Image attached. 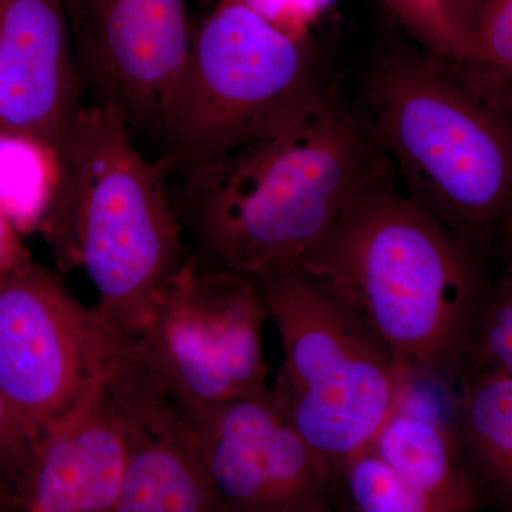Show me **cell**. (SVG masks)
<instances>
[{
	"label": "cell",
	"instance_id": "1",
	"mask_svg": "<svg viewBox=\"0 0 512 512\" xmlns=\"http://www.w3.org/2000/svg\"><path fill=\"white\" fill-rule=\"evenodd\" d=\"M390 165L370 121L322 89L282 126L184 171L173 204L197 268L254 278L299 264Z\"/></svg>",
	"mask_w": 512,
	"mask_h": 512
},
{
	"label": "cell",
	"instance_id": "2",
	"mask_svg": "<svg viewBox=\"0 0 512 512\" xmlns=\"http://www.w3.org/2000/svg\"><path fill=\"white\" fill-rule=\"evenodd\" d=\"M299 265L366 320L413 383L446 390L498 274L406 197L393 164L356 192Z\"/></svg>",
	"mask_w": 512,
	"mask_h": 512
},
{
	"label": "cell",
	"instance_id": "3",
	"mask_svg": "<svg viewBox=\"0 0 512 512\" xmlns=\"http://www.w3.org/2000/svg\"><path fill=\"white\" fill-rule=\"evenodd\" d=\"M366 96L406 197L495 265L507 262L511 79L397 45L373 64Z\"/></svg>",
	"mask_w": 512,
	"mask_h": 512
},
{
	"label": "cell",
	"instance_id": "4",
	"mask_svg": "<svg viewBox=\"0 0 512 512\" xmlns=\"http://www.w3.org/2000/svg\"><path fill=\"white\" fill-rule=\"evenodd\" d=\"M63 184L40 232L59 269H82L110 329L136 338L192 251L183 242L165 178L116 114L92 104L74 114L59 143Z\"/></svg>",
	"mask_w": 512,
	"mask_h": 512
},
{
	"label": "cell",
	"instance_id": "5",
	"mask_svg": "<svg viewBox=\"0 0 512 512\" xmlns=\"http://www.w3.org/2000/svg\"><path fill=\"white\" fill-rule=\"evenodd\" d=\"M251 279L284 349L269 390L333 477L372 444L413 382L325 279L299 264Z\"/></svg>",
	"mask_w": 512,
	"mask_h": 512
},
{
	"label": "cell",
	"instance_id": "6",
	"mask_svg": "<svg viewBox=\"0 0 512 512\" xmlns=\"http://www.w3.org/2000/svg\"><path fill=\"white\" fill-rule=\"evenodd\" d=\"M320 90L312 39L286 35L241 0H218L192 32L165 104L168 170L184 173L264 136Z\"/></svg>",
	"mask_w": 512,
	"mask_h": 512
},
{
	"label": "cell",
	"instance_id": "7",
	"mask_svg": "<svg viewBox=\"0 0 512 512\" xmlns=\"http://www.w3.org/2000/svg\"><path fill=\"white\" fill-rule=\"evenodd\" d=\"M269 316L251 278L208 271L190 259L133 342L141 362L175 399L214 404L268 386Z\"/></svg>",
	"mask_w": 512,
	"mask_h": 512
},
{
	"label": "cell",
	"instance_id": "8",
	"mask_svg": "<svg viewBox=\"0 0 512 512\" xmlns=\"http://www.w3.org/2000/svg\"><path fill=\"white\" fill-rule=\"evenodd\" d=\"M113 335L60 269L29 261L0 279V390L32 447L82 396Z\"/></svg>",
	"mask_w": 512,
	"mask_h": 512
},
{
	"label": "cell",
	"instance_id": "9",
	"mask_svg": "<svg viewBox=\"0 0 512 512\" xmlns=\"http://www.w3.org/2000/svg\"><path fill=\"white\" fill-rule=\"evenodd\" d=\"M178 403L228 512H333V477L268 386L214 404Z\"/></svg>",
	"mask_w": 512,
	"mask_h": 512
},
{
	"label": "cell",
	"instance_id": "10",
	"mask_svg": "<svg viewBox=\"0 0 512 512\" xmlns=\"http://www.w3.org/2000/svg\"><path fill=\"white\" fill-rule=\"evenodd\" d=\"M83 86L131 133H160L192 30L185 0H63Z\"/></svg>",
	"mask_w": 512,
	"mask_h": 512
},
{
	"label": "cell",
	"instance_id": "11",
	"mask_svg": "<svg viewBox=\"0 0 512 512\" xmlns=\"http://www.w3.org/2000/svg\"><path fill=\"white\" fill-rule=\"evenodd\" d=\"M103 384L126 444L113 512H228L181 404L151 375L130 338L114 332Z\"/></svg>",
	"mask_w": 512,
	"mask_h": 512
},
{
	"label": "cell",
	"instance_id": "12",
	"mask_svg": "<svg viewBox=\"0 0 512 512\" xmlns=\"http://www.w3.org/2000/svg\"><path fill=\"white\" fill-rule=\"evenodd\" d=\"M104 362L72 409L33 444L28 471L13 494L10 511H114L126 444L104 390Z\"/></svg>",
	"mask_w": 512,
	"mask_h": 512
},
{
	"label": "cell",
	"instance_id": "13",
	"mask_svg": "<svg viewBox=\"0 0 512 512\" xmlns=\"http://www.w3.org/2000/svg\"><path fill=\"white\" fill-rule=\"evenodd\" d=\"M82 93L63 0H0V127L59 146Z\"/></svg>",
	"mask_w": 512,
	"mask_h": 512
},
{
	"label": "cell",
	"instance_id": "14",
	"mask_svg": "<svg viewBox=\"0 0 512 512\" xmlns=\"http://www.w3.org/2000/svg\"><path fill=\"white\" fill-rule=\"evenodd\" d=\"M448 417L461 467L481 510L512 508V375L487 373L456 384Z\"/></svg>",
	"mask_w": 512,
	"mask_h": 512
},
{
	"label": "cell",
	"instance_id": "15",
	"mask_svg": "<svg viewBox=\"0 0 512 512\" xmlns=\"http://www.w3.org/2000/svg\"><path fill=\"white\" fill-rule=\"evenodd\" d=\"M410 387L370 446L441 512L481 510L461 467L450 423L439 414L416 410Z\"/></svg>",
	"mask_w": 512,
	"mask_h": 512
},
{
	"label": "cell",
	"instance_id": "16",
	"mask_svg": "<svg viewBox=\"0 0 512 512\" xmlns=\"http://www.w3.org/2000/svg\"><path fill=\"white\" fill-rule=\"evenodd\" d=\"M59 147L25 131L0 127V212L22 237L40 232L63 184Z\"/></svg>",
	"mask_w": 512,
	"mask_h": 512
},
{
	"label": "cell",
	"instance_id": "17",
	"mask_svg": "<svg viewBox=\"0 0 512 512\" xmlns=\"http://www.w3.org/2000/svg\"><path fill=\"white\" fill-rule=\"evenodd\" d=\"M441 512L403 480L372 446L353 454L333 474V512Z\"/></svg>",
	"mask_w": 512,
	"mask_h": 512
},
{
	"label": "cell",
	"instance_id": "18",
	"mask_svg": "<svg viewBox=\"0 0 512 512\" xmlns=\"http://www.w3.org/2000/svg\"><path fill=\"white\" fill-rule=\"evenodd\" d=\"M487 373L512 375L511 262L504 264L495 276L493 289L478 313L456 384Z\"/></svg>",
	"mask_w": 512,
	"mask_h": 512
},
{
	"label": "cell",
	"instance_id": "19",
	"mask_svg": "<svg viewBox=\"0 0 512 512\" xmlns=\"http://www.w3.org/2000/svg\"><path fill=\"white\" fill-rule=\"evenodd\" d=\"M382 2L424 49L458 62H476L473 29L458 12L456 0Z\"/></svg>",
	"mask_w": 512,
	"mask_h": 512
},
{
	"label": "cell",
	"instance_id": "20",
	"mask_svg": "<svg viewBox=\"0 0 512 512\" xmlns=\"http://www.w3.org/2000/svg\"><path fill=\"white\" fill-rule=\"evenodd\" d=\"M474 66L511 79L512 0H481L473 22Z\"/></svg>",
	"mask_w": 512,
	"mask_h": 512
},
{
	"label": "cell",
	"instance_id": "21",
	"mask_svg": "<svg viewBox=\"0 0 512 512\" xmlns=\"http://www.w3.org/2000/svg\"><path fill=\"white\" fill-rule=\"evenodd\" d=\"M32 457V443L18 416L0 390V481L12 501Z\"/></svg>",
	"mask_w": 512,
	"mask_h": 512
},
{
	"label": "cell",
	"instance_id": "22",
	"mask_svg": "<svg viewBox=\"0 0 512 512\" xmlns=\"http://www.w3.org/2000/svg\"><path fill=\"white\" fill-rule=\"evenodd\" d=\"M266 22L298 40L312 39L320 13L312 0H241Z\"/></svg>",
	"mask_w": 512,
	"mask_h": 512
},
{
	"label": "cell",
	"instance_id": "23",
	"mask_svg": "<svg viewBox=\"0 0 512 512\" xmlns=\"http://www.w3.org/2000/svg\"><path fill=\"white\" fill-rule=\"evenodd\" d=\"M32 261L30 251L22 241V235L0 212V279Z\"/></svg>",
	"mask_w": 512,
	"mask_h": 512
},
{
	"label": "cell",
	"instance_id": "24",
	"mask_svg": "<svg viewBox=\"0 0 512 512\" xmlns=\"http://www.w3.org/2000/svg\"><path fill=\"white\" fill-rule=\"evenodd\" d=\"M0 511H10L9 493L2 481H0Z\"/></svg>",
	"mask_w": 512,
	"mask_h": 512
},
{
	"label": "cell",
	"instance_id": "25",
	"mask_svg": "<svg viewBox=\"0 0 512 512\" xmlns=\"http://www.w3.org/2000/svg\"><path fill=\"white\" fill-rule=\"evenodd\" d=\"M312 3L320 15H323L330 6L335 5L336 0H312Z\"/></svg>",
	"mask_w": 512,
	"mask_h": 512
}]
</instances>
